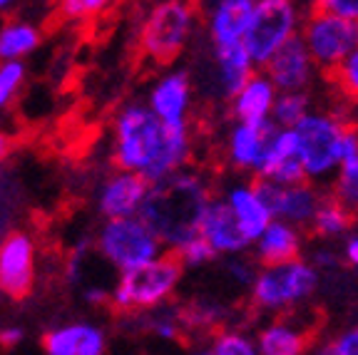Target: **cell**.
Instances as JSON below:
<instances>
[{
  "instance_id": "e0dca14e",
  "label": "cell",
  "mask_w": 358,
  "mask_h": 355,
  "mask_svg": "<svg viewBox=\"0 0 358 355\" xmlns=\"http://www.w3.org/2000/svg\"><path fill=\"white\" fill-rule=\"evenodd\" d=\"M147 194H150V182H145V179L132 172L115 169L97 187V194H95L97 214L102 219L140 217Z\"/></svg>"
},
{
  "instance_id": "9c48e42d",
  "label": "cell",
  "mask_w": 358,
  "mask_h": 355,
  "mask_svg": "<svg viewBox=\"0 0 358 355\" xmlns=\"http://www.w3.org/2000/svg\"><path fill=\"white\" fill-rule=\"evenodd\" d=\"M299 38L303 40L316 67L321 73L331 75L356 50V22L311 8L303 15Z\"/></svg>"
},
{
  "instance_id": "5bb4252c",
  "label": "cell",
  "mask_w": 358,
  "mask_h": 355,
  "mask_svg": "<svg viewBox=\"0 0 358 355\" xmlns=\"http://www.w3.org/2000/svg\"><path fill=\"white\" fill-rule=\"evenodd\" d=\"M209 45L241 43L257 0H194Z\"/></svg>"
},
{
  "instance_id": "f6af8a7d",
  "label": "cell",
  "mask_w": 358,
  "mask_h": 355,
  "mask_svg": "<svg viewBox=\"0 0 358 355\" xmlns=\"http://www.w3.org/2000/svg\"><path fill=\"white\" fill-rule=\"evenodd\" d=\"M192 355H217L212 348H204V350H196V353H192Z\"/></svg>"
},
{
  "instance_id": "277c9868",
  "label": "cell",
  "mask_w": 358,
  "mask_h": 355,
  "mask_svg": "<svg viewBox=\"0 0 358 355\" xmlns=\"http://www.w3.org/2000/svg\"><path fill=\"white\" fill-rule=\"evenodd\" d=\"M351 122L338 110H313L294 127L306 182L329 189L341 169V142L346 124Z\"/></svg>"
},
{
  "instance_id": "b9f144b4",
  "label": "cell",
  "mask_w": 358,
  "mask_h": 355,
  "mask_svg": "<svg viewBox=\"0 0 358 355\" xmlns=\"http://www.w3.org/2000/svg\"><path fill=\"white\" fill-rule=\"evenodd\" d=\"M83 298L87 305H102L105 300H110V291L100 289V286H87L83 291Z\"/></svg>"
},
{
  "instance_id": "8fae6325",
  "label": "cell",
  "mask_w": 358,
  "mask_h": 355,
  "mask_svg": "<svg viewBox=\"0 0 358 355\" xmlns=\"http://www.w3.org/2000/svg\"><path fill=\"white\" fill-rule=\"evenodd\" d=\"M254 182H257V189L266 209L271 211V219L294 224L299 229H308V224L316 217V209L326 196V189L311 182L276 184L266 182V179H254Z\"/></svg>"
},
{
  "instance_id": "52a82bcc",
  "label": "cell",
  "mask_w": 358,
  "mask_h": 355,
  "mask_svg": "<svg viewBox=\"0 0 358 355\" xmlns=\"http://www.w3.org/2000/svg\"><path fill=\"white\" fill-rule=\"evenodd\" d=\"M95 251L115 271L129 273L164 254V244L140 217L102 219L95 233Z\"/></svg>"
},
{
  "instance_id": "681fc988",
  "label": "cell",
  "mask_w": 358,
  "mask_h": 355,
  "mask_svg": "<svg viewBox=\"0 0 358 355\" xmlns=\"http://www.w3.org/2000/svg\"><path fill=\"white\" fill-rule=\"evenodd\" d=\"M356 219H358V214H356Z\"/></svg>"
},
{
  "instance_id": "83f0119b",
  "label": "cell",
  "mask_w": 358,
  "mask_h": 355,
  "mask_svg": "<svg viewBox=\"0 0 358 355\" xmlns=\"http://www.w3.org/2000/svg\"><path fill=\"white\" fill-rule=\"evenodd\" d=\"M129 318H134L137 328H142V331L162 340H177L179 331H182V316H177V311L167 308V305H159V308L142 313H129Z\"/></svg>"
},
{
  "instance_id": "ba28073f",
  "label": "cell",
  "mask_w": 358,
  "mask_h": 355,
  "mask_svg": "<svg viewBox=\"0 0 358 355\" xmlns=\"http://www.w3.org/2000/svg\"><path fill=\"white\" fill-rule=\"evenodd\" d=\"M301 22L303 13L299 0H257L254 3L252 22L241 43L257 70H262L291 38H296Z\"/></svg>"
},
{
  "instance_id": "e575fe53",
  "label": "cell",
  "mask_w": 358,
  "mask_h": 355,
  "mask_svg": "<svg viewBox=\"0 0 358 355\" xmlns=\"http://www.w3.org/2000/svg\"><path fill=\"white\" fill-rule=\"evenodd\" d=\"M257 261H249L244 254L239 256H227L224 259V273L231 278L234 283H239V286H244V289H249L254 281V276H257Z\"/></svg>"
},
{
  "instance_id": "484cf974",
  "label": "cell",
  "mask_w": 358,
  "mask_h": 355,
  "mask_svg": "<svg viewBox=\"0 0 358 355\" xmlns=\"http://www.w3.org/2000/svg\"><path fill=\"white\" fill-rule=\"evenodd\" d=\"M40 45V30L25 20H10L0 28V62L25 60Z\"/></svg>"
},
{
  "instance_id": "44dd1931",
  "label": "cell",
  "mask_w": 358,
  "mask_h": 355,
  "mask_svg": "<svg viewBox=\"0 0 358 355\" xmlns=\"http://www.w3.org/2000/svg\"><path fill=\"white\" fill-rule=\"evenodd\" d=\"M279 89L266 78L264 70H257L246 80L244 87L234 94L227 105L231 122H249V124H266L271 122V110H274Z\"/></svg>"
},
{
  "instance_id": "7a4b0ae2",
  "label": "cell",
  "mask_w": 358,
  "mask_h": 355,
  "mask_svg": "<svg viewBox=\"0 0 358 355\" xmlns=\"http://www.w3.org/2000/svg\"><path fill=\"white\" fill-rule=\"evenodd\" d=\"M217 194V187L204 172L187 167L164 182L150 184V194L140 219L157 233L164 249L174 251L179 244L199 233L201 214Z\"/></svg>"
},
{
  "instance_id": "60d3db41",
  "label": "cell",
  "mask_w": 358,
  "mask_h": 355,
  "mask_svg": "<svg viewBox=\"0 0 358 355\" xmlns=\"http://www.w3.org/2000/svg\"><path fill=\"white\" fill-rule=\"evenodd\" d=\"M22 338H25V331L20 326H8L0 331V345H6V348H15Z\"/></svg>"
},
{
  "instance_id": "603a6c76",
  "label": "cell",
  "mask_w": 358,
  "mask_h": 355,
  "mask_svg": "<svg viewBox=\"0 0 358 355\" xmlns=\"http://www.w3.org/2000/svg\"><path fill=\"white\" fill-rule=\"evenodd\" d=\"M303 229L294 224L271 219L264 233L254 241V261L259 266H276V263H289L301 259L303 251Z\"/></svg>"
},
{
  "instance_id": "7402d4cb",
  "label": "cell",
  "mask_w": 358,
  "mask_h": 355,
  "mask_svg": "<svg viewBox=\"0 0 358 355\" xmlns=\"http://www.w3.org/2000/svg\"><path fill=\"white\" fill-rule=\"evenodd\" d=\"M45 355H105L107 333L92 323H65L43 335Z\"/></svg>"
},
{
  "instance_id": "7bdbcfd3",
  "label": "cell",
  "mask_w": 358,
  "mask_h": 355,
  "mask_svg": "<svg viewBox=\"0 0 358 355\" xmlns=\"http://www.w3.org/2000/svg\"><path fill=\"white\" fill-rule=\"evenodd\" d=\"M10 150H13V139L6 132H0V159H6Z\"/></svg>"
},
{
  "instance_id": "30bf717a",
  "label": "cell",
  "mask_w": 358,
  "mask_h": 355,
  "mask_svg": "<svg viewBox=\"0 0 358 355\" xmlns=\"http://www.w3.org/2000/svg\"><path fill=\"white\" fill-rule=\"evenodd\" d=\"M257 73V65L246 52L244 43L234 45H209L207 43V70L194 87H199L219 102H227L244 87V82Z\"/></svg>"
},
{
  "instance_id": "4dcf8cb0",
  "label": "cell",
  "mask_w": 358,
  "mask_h": 355,
  "mask_svg": "<svg viewBox=\"0 0 358 355\" xmlns=\"http://www.w3.org/2000/svg\"><path fill=\"white\" fill-rule=\"evenodd\" d=\"M331 78H334L336 89H338V94H341L343 100L358 105V50H353L341 65L336 67L334 73H331Z\"/></svg>"
},
{
  "instance_id": "ac0fdd59",
  "label": "cell",
  "mask_w": 358,
  "mask_h": 355,
  "mask_svg": "<svg viewBox=\"0 0 358 355\" xmlns=\"http://www.w3.org/2000/svg\"><path fill=\"white\" fill-rule=\"evenodd\" d=\"M274 122L266 124H249V122H231L224 134V164L236 177H252L257 174L262 161L264 147H266L268 132L274 129Z\"/></svg>"
},
{
  "instance_id": "3957f363",
  "label": "cell",
  "mask_w": 358,
  "mask_h": 355,
  "mask_svg": "<svg viewBox=\"0 0 358 355\" xmlns=\"http://www.w3.org/2000/svg\"><path fill=\"white\" fill-rule=\"evenodd\" d=\"M199 30L194 0H162L147 8L140 22V55L152 65H172L187 52Z\"/></svg>"
},
{
  "instance_id": "f546056e",
  "label": "cell",
  "mask_w": 358,
  "mask_h": 355,
  "mask_svg": "<svg viewBox=\"0 0 358 355\" xmlns=\"http://www.w3.org/2000/svg\"><path fill=\"white\" fill-rule=\"evenodd\" d=\"M174 256L179 259V263L185 268H199V266H207V263L217 261L219 256L217 251L209 246V241L201 236V233H196V236H192V239H187L185 244H179L177 249L172 251Z\"/></svg>"
},
{
  "instance_id": "ab89813d",
  "label": "cell",
  "mask_w": 358,
  "mask_h": 355,
  "mask_svg": "<svg viewBox=\"0 0 358 355\" xmlns=\"http://www.w3.org/2000/svg\"><path fill=\"white\" fill-rule=\"evenodd\" d=\"M341 259L348 263V266L358 268V229H353L348 233L346 239H343V246H341Z\"/></svg>"
},
{
  "instance_id": "5b68a950",
  "label": "cell",
  "mask_w": 358,
  "mask_h": 355,
  "mask_svg": "<svg viewBox=\"0 0 358 355\" xmlns=\"http://www.w3.org/2000/svg\"><path fill=\"white\" fill-rule=\"evenodd\" d=\"M185 266L172 251H164L159 259L134 268L129 273H120L115 289L110 291V303L120 313H142L167 305V300L177 294L182 283Z\"/></svg>"
},
{
  "instance_id": "ee69618b",
  "label": "cell",
  "mask_w": 358,
  "mask_h": 355,
  "mask_svg": "<svg viewBox=\"0 0 358 355\" xmlns=\"http://www.w3.org/2000/svg\"><path fill=\"white\" fill-rule=\"evenodd\" d=\"M15 3H17V0H0V13H6L8 8H13Z\"/></svg>"
},
{
  "instance_id": "d590c367",
  "label": "cell",
  "mask_w": 358,
  "mask_h": 355,
  "mask_svg": "<svg viewBox=\"0 0 358 355\" xmlns=\"http://www.w3.org/2000/svg\"><path fill=\"white\" fill-rule=\"evenodd\" d=\"M224 308L219 303H209V300H199L182 316V321H187L189 326H214L222 321Z\"/></svg>"
},
{
  "instance_id": "74e56055",
  "label": "cell",
  "mask_w": 358,
  "mask_h": 355,
  "mask_svg": "<svg viewBox=\"0 0 358 355\" xmlns=\"http://www.w3.org/2000/svg\"><path fill=\"white\" fill-rule=\"evenodd\" d=\"M311 8L338 15L358 25V0H311Z\"/></svg>"
},
{
  "instance_id": "4fadbf2b",
  "label": "cell",
  "mask_w": 358,
  "mask_h": 355,
  "mask_svg": "<svg viewBox=\"0 0 358 355\" xmlns=\"http://www.w3.org/2000/svg\"><path fill=\"white\" fill-rule=\"evenodd\" d=\"M35 239L28 231H10L0 241V291L25 298L35 283Z\"/></svg>"
},
{
  "instance_id": "7c38bea8",
  "label": "cell",
  "mask_w": 358,
  "mask_h": 355,
  "mask_svg": "<svg viewBox=\"0 0 358 355\" xmlns=\"http://www.w3.org/2000/svg\"><path fill=\"white\" fill-rule=\"evenodd\" d=\"M194 80L192 73L185 67H172L164 70L162 75H157L152 80L150 89H147L145 105L155 112L162 122L182 127V124H192V112H194Z\"/></svg>"
},
{
  "instance_id": "d6986e66",
  "label": "cell",
  "mask_w": 358,
  "mask_h": 355,
  "mask_svg": "<svg viewBox=\"0 0 358 355\" xmlns=\"http://www.w3.org/2000/svg\"><path fill=\"white\" fill-rule=\"evenodd\" d=\"M254 179H266L276 184H299L306 182L301 159H299V145L294 129L274 127L268 132L266 147H264L262 161Z\"/></svg>"
},
{
  "instance_id": "9a60e30c",
  "label": "cell",
  "mask_w": 358,
  "mask_h": 355,
  "mask_svg": "<svg viewBox=\"0 0 358 355\" xmlns=\"http://www.w3.org/2000/svg\"><path fill=\"white\" fill-rule=\"evenodd\" d=\"M217 196L229 206L241 233L254 246V241L262 236L264 229L271 224V211L264 204L262 194H259L257 189V182L244 177H231L222 187H217Z\"/></svg>"
},
{
  "instance_id": "ffe728a7",
  "label": "cell",
  "mask_w": 358,
  "mask_h": 355,
  "mask_svg": "<svg viewBox=\"0 0 358 355\" xmlns=\"http://www.w3.org/2000/svg\"><path fill=\"white\" fill-rule=\"evenodd\" d=\"M199 233L209 241V246L217 251V256H224V259H227V256L246 254V251L252 249V244H249L246 236L241 233L239 224H236L229 206L224 204L217 194H214V199L209 201L204 214H201Z\"/></svg>"
},
{
  "instance_id": "7dc6e473",
  "label": "cell",
  "mask_w": 358,
  "mask_h": 355,
  "mask_svg": "<svg viewBox=\"0 0 358 355\" xmlns=\"http://www.w3.org/2000/svg\"><path fill=\"white\" fill-rule=\"evenodd\" d=\"M356 50H358V25H356Z\"/></svg>"
},
{
  "instance_id": "f1b7e54d",
  "label": "cell",
  "mask_w": 358,
  "mask_h": 355,
  "mask_svg": "<svg viewBox=\"0 0 358 355\" xmlns=\"http://www.w3.org/2000/svg\"><path fill=\"white\" fill-rule=\"evenodd\" d=\"M326 191L358 214V159L343 161L338 174L334 177V182L329 184Z\"/></svg>"
},
{
  "instance_id": "836d02e7",
  "label": "cell",
  "mask_w": 358,
  "mask_h": 355,
  "mask_svg": "<svg viewBox=\"0 0 358 355\" xmlns=\"http://www.w3.org/2000/svg\"><path fill=\"white\" fill-rule=\"evenodd\" d=\"M112 0H60L57 10L65 20H83V17L102 13Z\"/></svg>"
},
{
  "instance_id": "8992f818",
  "label": "cell",
  "mask_w": 358,
  "mask_h": 355,
  "mask_svg": "<svg viewBox=\"0 0 358 355\" xmlns=\"http://www.w3.org/2000/svg\"><path fill=\"white\" fill-rule=\"evenodd\" d=\"M321 273L308 263V259H296L276 266H259L249 296L257 311L262 313H291L301 308L319 291Z\"/></svg>"
},
{
  "instance_id": "d4e9b609",
  "label": "cell",
  "mask_w": 358,
  "mask_h": 355,
  "mask_svg": "<svg viewBox=\"0 0 358 355\" xmlns=\"http://www.w3.org/2000/svg\"><path fill=\"white\" fill-rule=\"evenodd\" d=\"M358 219L356 211H351L346 204H341L338 199L326 191L324 201L316 209V217L308 224V231H311L313 239L326 241V244H334V241H343L348 233L356 229Z\"/></svg>"
},
{
  "instance_id": "6da1fadb",
  "label": "cell",
  "mask_w": 358,
  "mask_h": 355,
  "mask_svg": "<svg viewBox=\"0 0 358 355\" xmlns=\"http://www.w3.org/2000/svg\"><path fill=\"white\" fill-rule=\"evenodd\" d=\"M194 147V124L174 127L162 122L140 100L122 105L112 119L110 157L115 169L132 172L150 184L192 167Z\"/></svg>"
},
{
  "instance_id": "1f68e13d",
  "label": "cell",
  "mask_w": 358,
  "mask_h": 355,
  "mask_svg": "<svg viewBox=\"0 0 358 355\" xmlns=\"http://www.w3.org/2000/svg\"><path fill=\"white\" fill-rule=\"evenodd\" d=\"M212 350L217 355H259L257 340L241 331H222L212 340Z\"/></svg>"
},
{
  "instance_id": "8d00e7d4",
  "label": "cell",
  "mask_w": 358,
  "mask_h": 355,
  "mask_svg": "<svg viewBox=\"0 0 358 355\" xmlns=\"http://www.w3.org/2000/svg\"><path fill=\"white\" fill-rule=\"evenodd\" d=\"M341 261H343V259H341V251L336 249L334 244H326V241H321V244L311 251V259H308V263H311V266L316 268L319 273L336 271Z\"/></svg>"
},
{
  "instance_id": "4316f807",
  "label": "cell",
  "mask_w": 358,
  "mask_h": 355,
  "mask_svg": "<svg viewBox=\"0 0 358 355\" xmlns=\"http://www.w3.org/2000/svg\"><path fill=\"white\" fill-rule=\"evenodd\" d=\"M311 92H279L276 94L274 110H271V122L276 127L294 129L308 112H313Z\"/></svg>"
},
{
  "instance_id": "f35d334b",
  "label": "cell",
  "mask_w": 358,
  "mask_h": 355,
  "mask_svg": "<svg viewBox=\"0 0 358 355\" xmlns=\"http://www.w3.org/2000/svg\"><path fill=\"white\" fill-rule=\"evenodd\" d=\"M329 355H358V326H351L326 345Z\"/></svg>"
},
{
  "instance_id": "cb8c5ba5",
  "label": "cell",
  "mask_w": 358,
  "mask_h": 355,
  "mask_svg": "<svg viewBox=\"0 0 358 355\" xmlns=\"http://www.w3.org/2000/svg\"><path fill=\"white\" fill-rule=\"evenodd\" d=\"M311 345V328L294 313L268 321L259 331V355H306Z\"/></svg>"
},
{
  "instance_id": "2e32d148",
  "label": "cell",
  "mask_w": 358,
  "mask_h": 355,
  "mask_svg": "<svg viewBox=\"0 0 358 355\" xmlns=\"http://www.w3.org/2000/svg\"><path fill=\"white\" fill-rule=\"evenodd\" d=\"M262 70L279 92H308L321 73L299 35L279 48Z\"/></svg>"
},
{
  "instance_id": "c3c4849f",
  "label": "cell",
  "mask_w": 358,
  "mask_h": 355,
  "mask_svg": "<svg viewBox=\"0 0 358 355\" xmlns=\"http://www.w3.org/2000/svg\"><path fill=\"white\" fill-rule=\"evenodd\" d=\"M319 355H329V353H326V350H321V353Z\"/></svg>"
},
{
  "instance_id": "bcb514c9",
  "label": "cell",
  "mask_w": 358,
  "mask_h": 355,
  "mask_svg": "<svg viewBox=\"0 0 358 355\" xmlns=\"http://www.w3.org/2000/svg\"><path fill=\"white\" fill-rule=\"evenodd\" d=\"M147 3H150V6H155V3H162V0H147Z\"/></svg>"
},
{
  "instance_id": "d6a6232c",
  "label": "cell",
  "mask_w": 358,
  "mask_h": 355,
  "mask_svg": "<svg viewBox=\"0 0 358 355\" xmlns=\"http://www.w3.org/2000/svg\"><path fill=\"white\" fill-rule=\"evenodd\" d=\"M25 62L22 60H6L0 62V110L17 94V89L25 82Z\"/></svg>"
}]
</instances>
